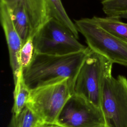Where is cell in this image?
<instances>
[{"label": "cell", "mask_w": 127, "mask_h": 127, "mask_svg": "<svg viewBox=\"0 0 127 127\" xmlns=\"http://www.w3.org/2000/svg\"><path fill=\"white\" fill-rule=\"evenodd\" d=\"M30 93V90L26 85L22 73L17 82L14 85V102L12 109V114H18L26 106Z\"/></svg>", "instance_id": "5bb4252c"}, {"label": "cell", "mask_w": 127, "mask_h": 127, "mask_svg": "<svg viewBox=\"0 0 127 127\" xmlns=\"http://www.w3.org/2000/svg\"><path fill=\"white\" fill-rule=\"evenodd\" d=\"M74 24L91 51L113 64L127 66V43L102 29L91 18L75 20Z\"/></svg>", "instance_id": "5b68a950"}, {"label": "cell", "mask_w": 127, "mask_h": 127, "mask_svg": "<svg viewBox=\"0 0 127 127\" xmlns=\"http://www.w3.org/2000/svg\"><path fill=\"white\" fill-rule=\"evenodd\" d=\"M5 4L23 45L29 39L33 38L35 35L29 17L24 6L19 2L11 1Z\"/></svg>", "instance_id": "30bf717a"}, {"label": "cell", "mask_w": 127, "mask_h": 127, "mask_svg": "<svg viewBox=\"0 0 127 127\" xmlns=\"http://www.w3.org/2000/svg\"><path fill=\"white\" fill-rule=\"evenodd\" d=\"M91 18L102 29L116 38L127 43V23L122 22L120 18L116 17H102L94 16Z\"/></svg>", "instance_id": "8fae6325"}, {"label": "cell", "mask_w": 127, "mask_h": 127, "mask_svg": "<svg viewBox=\"0 0 127 127\" xmlns=\"http://www.w3.org/2000/svg\"><path fill=\"white\" fill-rule=\"evenodd\" d=\"M72 95L68 79L30 90L27 106L46 123H57L64 105Z\"/></svg>", "instance_id": "3957f363"}, {"label": "cell", "mask_w": 127, "mask_h": 127, "mask_svg": "<svg viewBox=\"0 0 127 127\" xmlns=\"http://www.w3.org/2000/svg\"><path fill=\"white\" fill-rule=\"evenodd\" d=\"M90 51L88 47L84 51L66 55L34 52L31 62L22 70L24 81L32 90L68 79L71 89L78 71Z\"/></svg>", "instance_id": "6da1fadb"}, {"label": "cell", "mask_w": 127, "mask_h": 127, "mask_svg": "<svg viewBox=\"0 0 127 127\" xmlns=\"http://www.w3.org/2000/svg\"><path fill=\"white\" fill-rule=\"evenodd\" d=\"M101 3L107 16L118 17L127 13V0H101Z\"/></svg>", "instance_id": "9a60e30c"}, {"label": "cell", "mask_w": 127, "mask_h": 127, "mask_svg": "<svg viewBox=\"0 0 127 127\" xmlns=\"http://www.w3.org/2000/svg\"><path fill=\"white\" fill-rule=\"evenodd\" d=\"M52 17L54 18L62 24L78 39L79 32L67 13H66L61 0H47Z\"/></svg>", "instance_id": "7c38bea8"}, {"label": "cell", "mask_w": 127, "mask_h": 127, "mask_svg": "<svg viewBox=\"0 0 127 127\" xmlns=\"http://www.w3.org/2000/svg\"><path fill=\"white\" fill-rule=\"evenodd\" d=\"M57 123L63 127H103L106 126L101 108L72 94L63 107Z\"/></svg>", "instance_id": "52a82bcc"}, {"label": "cell", "mask_w": 127, "mask_h": 127, "mask_svg": "<svg viewBox=\"0 0 127 127\" xmlns=\"http://www.w3.org/2000/svg\"><path fill=\"white\" fill-rule=\"evenodd\" d=\"M0 20L8 47L9 64L12 69L14 84L15 85L22 73L20 62V51L22 46L21 38L12 21L6 4L0 1Z\"/></svg>", "instance_id": "ba28073f"}, {"label": "cell", "mask_w": 127, "mask_h": 127, "mask_svg": "<svg viewBox=\"0 0 127 127\" xmlns=\"http://www.w3.org/2000/svg\"><path fill=\"white\" fill-rule=\"evenodd\" d=\"M7 3L18 1L24 7L29 17L34 34L52 17L47 0H0Z\"/></svg>", "instance_id": "9c48e42d"}, {"label": "cell", "mask_w": 127, "mask_h": 127, "mask_svg": "<svg viewBox=\"0 0 127 127\" xmlns=\"http://www.w3.org/2000/svg\"><path fill=\"white\" fill-rule=\"evenodd\" d=\"M34 53L66 55L87 48L59 21L51 17L37 32L33 38Z\"/></svg>", "instance_id": "277c9868"}, {"label": "cell", "mask_w": 127, "mask_h": 127, "mask_svg": "<svg viewBox=\"0 0 127 127\" xmlns=\"http://www.w3.org/2000/svg\"><path fill=\"white\" fill-rule=\"evenodd\" d=\"M34 52L33 38L29 39L22 46L20 51V62L22 69L27 67L31 62Z\"/></svg>", "instance_id": "2e32d148"}, {"label": "cell", "mask_w": 127, "mask_h": 127, "mask_svg": "<svg viewBox=\"0 0 127 127\" xmlns=\"http://www.w3.org/2000/svg\"><path fill=\"white\" fill-rule=\"evenodd\" d=\"M38 127H63L57 123H43Z\"/></svg>", "instance_id": "e0dca14e"}, {"label": "cell", "mask_w": 127, "mask_h": 127, "mask_svg": "<svg viewBox=\"0 0 127 127\" xmlns=\"http://www.w3.org/2000/svg\"><path fill=\"white\" fill-rule=\"evenodd\" d=\"M119 18H124V19H127V13H125V14H123L120 16H119V17H118Z\"/></svg>", "instance_id": "ac0fdd59"}, {"label": "cell", "mask_w": 127, "mask_h": 127, "mask_svg": "<svg viewBox=\"0 0 127 127\" xmlns=\"http://www.w3.org/2000/svg\"><path fill=\"white\" fill-rule=\"evenodd\" d=\"M113 64L107 58L91 50L74 80L72 95L82 97L101 108L104 79L112 74Z\"/></svg>", "instance_id": "7a4b0ae2"}, {"label": "cell", "mask_w": 127, "mask_h": 127, "mask_svg": "<svg viewBox=\"0 0 127 127\" xmlns=\"http://www.w3.org/2000/svg\"><path fill=\"white\" fill-rule=\"evenodd\" d=\"M107 127V126H104V127Z\"/></svg>", "instance_id": "d6986e66"}, {"label": "cell", "mask_w": 127, "mask_h": 127, "mask_svg": "<svg viewBox=\"0 0 127 127\" xmlns=\"http://www.w3.org/2000/svg\"><path fill=\"white\" fill-rule=\"evenodd\" d=\"M43 120L27 105L17 115L12 114L8 127H38Z\"/></svg>", "instance_id": "4fadbf2b"}, {"label": "cell", "mask_w": 127, "mask_h": 127, "mask_svg": "<svg viewBox=\"0 0 127 127\" xmlns=\"http://www.w3.org/2000/svg\"><path fill=\"white\" fill-rule=\"evenodd\" d=\"M102 110L106 126L127 127V78L123 75L117 78L112 74L104 79Z\"/></svg>", "instance_id": "8992f818"}]
</instances>
